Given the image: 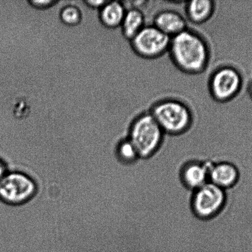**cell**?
<instances>
[{"label": "cell", "mask_w": 252, "mask_h": 252, "mask_svg": "<svg viewBox=\"0 0 252 252\" xmlns=\"http://www.w3.org/2000/svg\"><path fill=\"white\" fill-rule=\"evenodd\" d=\"M168 53L174 65L190 75L204 72L211 57L206 39L188 29L171 38Z\"/></svg>", "instance_id": "obj_1"}, {"label": "cell", "mask_w": 252, "mask_h": 252, "mask_svg": "<svg viewBox=\"0 0 252 252\" xmlns=\"http://www.w3.org/2000/svg\"><path fill=\"white\" fill-rule=\"evenodd\" d=\"M165 134L179 136L191 129L194 118L188 105L174 98L159 101L149 110Z\"/></svg>", "instance_id": "obj_2"}, {"label": "cell", "mask_w": 252, "mask_h": 252, "mask_svg": "<svg viewBox=\"0 0 252 252\" xmlns=\"http://www.w3.org/2000/svg\"><path fill=\"white\" fill-rule=\"evenodd\" d=\"M165 133L149 112L142 113L133 120L128 128L127 137L142 158L151 157L157 152Z\"/></svg>", "instance_id": "obj_3"}, {"label": "cell", "mask_w": 252, "mask_h": 252, "mask_svg": "<svg viewBox=\"0 0 252 252\" xmlns=\"http://www.w3.org/2000/svg\"><path fill=\"white\" fill-rule=\"evenodd\" d=\"M243 84L241 74L236 68L222 66L215 70L210 78V93L217 102H228L240 93Z\"/></svg>", "instance_id": "obj_4"}, {"label": "cell", "mask_w": 252, "mask_h": 252, "mask_svg": "<svg viewBox=\"0 0 252 252\" xmlns=\"http://www.w3.org/2000/svg\"><path fill=\"white\" fill-rule=\"evenodd\" d=\"M170 42L171 38L150 25L145 26L130 43L133 51L141 58L154 59L168 53Z\"/></svg>", "instance_id": "obj_5"}, {"label": "cell", "mask_w": 252, "mask_h": 252, "mask_svg": "<svg viewBox=\"0 0 252 252\" xmlns=\"http://www.w3.org/2000/svg\"><path fill=\"white\" fill-rule=\"evenodd\" d=\"M226 201L225 190L209 182L194 191L192 209L199 219H209L222 211Z\"/></svg>", "instance_id": "obj_6"}, {"label": "cell", "mask_w": 252, "mask_h": 252, "mask_svg": "<svg viewBox=\"0 0 252 252\" xmlns=\"http://www.w3.org/2000/svg\"><path fill=\"white\" fill-rule=\"evenodd\" d=\"M36 191L34 182L20 173L7 174L0 182V199L7 204L24 203L31 199Z\"/></svg>", "instance_id": "obj_7"}, {"label": "cell", "mask_w": 252, "mask_h": 252, "mask_svg": "<svg viewBox=\"0 0 252 252\" xmlns=\"http://www.w3.org/2000/svg\"><path fill=\"white\" fill-rule=\"evenodd\" d=\"M210 162L192 160L185 164L181 171L182 184L195 191L209 182L210 169L213 165Z\"/></svg>", "instance_id": "obj_8"}, {"label": "cell", "mask_w": 252, "mask_h": 252, "mask_svg": "<svg viewBox=\"0 0 252 252\" xmlns=\"http://www.w3.org/2000/svg\"><path fill=\"white\" fill-rule=\"evenodd\" d=\"M152 25L171 38L187 29L186 19L171 9L164 10L155 15Z\"/></svg>", "instance_id": "obj_9"}, {"label": "cell", "mask_w": 252, "mask_h": 252, "mask_svg": "<svg viewBox=\"0 0 252 252\" xmlns=\"http://www.w3.org/2000/svg\"><path fill=\"white\" fill-rule=\"evenodd\" d=\"M239 177L238 168L230 162L216 163L210 169L209 182L224 190L234 187Z\"/></svg>", "instance_id": "obj_10"}, {"label": "cell", "mask_w": 252, "mask_h": 252, "mask_svg": "<svg viewBox=\"0 0 252 252\" xmlns=\"http://www.w3.org/2000/svg\"><path fill=\"white\" fill-rule=\"evenodd\" d=\"M215 10L216 3L212 0H192L187 2L185 6L187 18L197 25L208 21L213 16Z\"/></svg>", "instance_id": "obj_11"}, {"label": "cell", "mask_w": 252, "mask_h": 252, "mask_svg": "<svg viewBox=\"0 0 252 252\" xmlns=\"http://www.w3.org/2000/svg\"><path fill=\"white\" fill-rule=\"evenodd\" d=\"M125 5L120 1H108L101 9L100 18L104 26L110 29L121 26L127 12Z\"/></svg>", "instance_id": "obj_12"}, {"label": "cell", "mask_w": 252, "mask_h": 252, "mask_svg": "<svg viewBox=\"0 0 252 252\" xmlns=\"http://www.w3.org/2000/svg\"><path fill=\"white\" fill-rule=\"evenodd\" d=\"M145 26V16L142 10L130 8L127 10L120 27L123 36L130 41Z\"/></svg>", "instance_id": "obj_13"}, {"label": "cell", "mask_w": 252, "mask_h": 252, "mask_svg": "<svg viewBox=\"0 0 252 252\" xmlns=\"http://www.w3.org/2000/svg\"><path fill=\"white\" fill-rule=\"evenodd\" d=\"M117 155L118 160L124 164H132L140 158L135 146L128 137L118 143Z\"/></svg>", "instance_id": "obj_14"}, {"label": "cell", "mask_w": 252, "mask_h": 252, "mask_svg": "<svg viewBox=\"0 0 252 252\" xmlns=\"http://www.w3.org/2000/svg\"><path fill=\"white\" fill-rule=\"evenodd\" d=\"M61 21L69 26H77L82 19L80 10L74 5L64 7L60 13Z\"/></svg>", "instance_id": "obj_15"}, {"label": "cell", "mask_w": 252, "mask_h": 252, "mask_svg": "<svg viewBox=\"0 0 252 252\" xmlns=\"http://www.w3.org/2000/svg\"><path fill=\"white\" fill-rule=\"evenodd\" d=\"M56 2L55 1L51 0H44V1H31L29 3L31 6L36 7V9H43L49 8V7L53 6Z\"/></svg>", "instance_id": "obj_16"}, {"label": "cell", "mask_w": 252, "mask_h": 252, "mask_svg": "<svg viewBox=\"0 0 252 252\" xmlns=\"http://www.w3.org/2000/svg\"><path fill=\"white\" fill-rule=\"evenodd\" d=\"M108 1H104V0H95V1H86V4L89 6L94 7V8H102L107 3Z\"/></svg>", "instance_id": "obj_17"}, {"label": "cell", "mask_w": 252, "mask_h": 252, "mask_svg": "<svg viewBox=\"0 0 252 252\" xmlns=\"http://www.w3.org/2000/svg\"><path fill=\"white\" fill-rule=\"evenodd\" d=\"M6 174V167H5L4 163L0 160V182L2 181Z\"/></svg>", "instance_id": "obj_18"}, {"label": "cell", "mask_w": 252, "mask_h": 252, "mask_svg": "<svg viewBox=\"0 0 252 252\" xmlns=\"http://www.w3.org/2000/svg\"><path fill=\"white\" fill-rule=\"evenodd\" d=\"M248 91L249 94H250L251 97L252 98V83L250 84V85H249V86Z\"/></svg>", "instance_id": "obj_19"}, {"label": "cell", "mask_w": 252, "mask_h": 252, "mask_svg": "<svg viewBox=\"0 0 252 252\" xmlns=\"http://www.w3.org/2000/svg\"><path fill=\"white\" fill-rule=\"evenodd\" d=\"M243 249H244V248H243Z\"/></svg>", "instance_id": "obj_20"}]
</instances>
